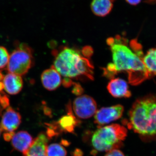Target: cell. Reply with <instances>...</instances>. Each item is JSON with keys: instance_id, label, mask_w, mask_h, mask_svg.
<instances>
[{"instance_id": "1", "label": "cell", "mask_w": 156, "mask_h": 156, "mask_svg": "<svg viewBox=\"0 0 156 156\" xmlns=\"http://www.w3.org/2000/svg\"><path fill=\"white\" fill-rule=\"evenodd\" d=\"M106 42L111 51L112 62L104 68L105 76L112 79L118 73L126 72L129 83L134 86L150 77L143 63L142 46L136 40L128 42L126 38L117 35L108 38Z\"/></svg>"}, {"instance_id": "2", "label": "cell", "mask_w": 156, "mask_h": 156, "mask_svg": "<svg viewBox=\"0 0 156 156\" xmlns=\"http://www.w3.org/2000/svg\"><path fill=\"white\" fill-rule=\"evenodd\" d=\"M55 59L53 66L63 79L93 80L94 67L89 58L77 49L63 47L53 52Z\"/></svg>"}, {"instance_id": "3", "label": "cell", "mask_w": 156, "mask_h": 156, "mask_svg": "<svg viewBox=\"0 0 156 156\" xmlns=\"http://www.w3.org/2000/svg\"><path fill=\"white\" fill-rule=\"evenodd\" d=\"M124 122L129 129L144 139L156 136V98L148 96L136 100Z\"/></svg>"}, {"instance_id": "4", "label": "cell", "mask_w": 156, "mask_h": 156, "mask_svg": "<svg viewBox=\"0 0 156 156\" xmlns=\"http://www.w3.org/2000/svg\"><path fill=\"white\" fill-rule=\"evenodd\" d=\"M127 133V129L119 124L100 127L92 135V145L94 149L99 152L119 149L122 146Z\"/></svg>"}, {"instance_id": "5", "label": "cell", "mask_w": 156, "mask_h": 156, "mask_svg": "<svg viewBox=\"0 0 156 156\" xmlns=\"http://www.w3.org/2000/svg\"><path fill=\"white\" fill-rule=\"evenodd\" d=\"M15 43L16 49L10 55L7 69L9 73L23 76L34 64L33 50L25 43Z\"/></svg>"}, {"instance_id": "6", "label": "cell", "mask_w": 156, "mask_h": 156, "mask_svg": "<svg viewBox=\"0 0 156 156\" xmlns=\"http://www.w3.org/2000/svg\"><path fill=\"white\" fill-rule=\"evenodd\" d=\"M97 109L96 101L89 95H80L73 102L74 112L79 119H86L91 118L96 113Z\"/></svg>"}, {"instance_id": "7", "label": "cell", "mask_w": 156, "mask_h": 156, "mask_svg": "<svg viewBox=\"0 0 156 156\" xmlns=\"http://www.w3.org/2000/svg\"><path fill=\"white\" fill-rule=\"evenodd\" d=\"M124 111V107L119 104L102 107L95 114L94 122L99 128L102 127L120 119L122 116Z\"/></svg>"}, {"instance_id": "8", "label": "cell", "mask_w": 156, "mask_h": 156, "mask_svg": "<svg viewBox=\"0 0 156 156\" xmlns=\"http://www.w3.org/2000/svg\"><path fill=\"white\" fill-rule=\"evenodd\" d=\"M21 122V116L18 112L12 108H6L0 122V130L5 132H13Z\"/></svg>"}, {"instance_id": "9", "label": "cell", "mask_w": 156, "mask_h": 156, "mask_svg": "<svg viewBox=\"0 0 156 156\" xmlns=\"http://www.w3.org/2000/svg\"><path fill=\"white\" fill-rule=\"evenodd\" d=\"M41 80L43 87L47 90L54 91L60 87L62 80L61 75L52 66L42 73Z\"/></svg>"}, {"instance_id": "10", "label": "cell", "mask_w": 156, "mask_h": 156, "mask_svg": "<svg viewBox=\"0 0 156 156\" xmlns=\"http://www.w3.org/2000/svg\"><path fill=\"white\" fill-rule=\"evenodd\" d=\"M107 88L109 93L115 98H128L131 95L128 83L121 78H114L111 79Z\"/></svg>"}, {"instance_id": "11", "label": "cell", "mask_w": 156, "mask_h": 156, "mask_svg": "<svg viewBox=\"0 0 156 156\" xmlns=\"http://www.w3.org/2000/svg\"><path fill=\"white\" fill-rule=\"evenodd\" d=\"M33 141V137L27 131H20L14 134L11 139V144L14 149L22 153L24 156Z\"/></svg>"}, {"instance_id": "12", "label": "cell", "mask_w": 156, "mask_h": 156, "mask_svg": "<svg viewBox=\"0 0 156 156\" xmlns=\"http://www.w3.org/2000/svg\"><path fill=\"white\" fill-rule=\"evenodd\" d=\"M4 89L8 94L17 95L22 90L23 83L21 76L9 73L3 80Z\"/></svg>"}, {"instance_id": "13", "label": "cell", "mask_w": 156, "mask_h": 156, "mask_svg": "<svg viewBox=\"0 0 156 156\" xmlns=\"http://www.w3.org/2000/svg\"><path fill=\"white\" fill-rule=\"evenodd\" d=\"M67 108L68 111L67 114L59 119L58 125L62 131L71 133L74 131L75 128L79 122L76 117L73 115L70 103L69 104Z\"/></svg>"}, {"instance_id": "14", "label": "cell", "mask_w": 156, "mask_h": 156, "mask_svg": "<svg viewBox=\"0 0 156 156\" xmlns=\"http://www.w3.org/2000/svg\"><path fill=\"white\" fill-rule=\"evenodd\" d=\"M91 9L94 14L99 17H104L111 11L113 4L111 0H93Z\"/></svg>"}, {"instance_id": "15", "label": "cell", "mask_w": 156, "mask_h": 156, "mask_svg": "<svg viewBox=\"0 0 156 156\" xmlns=\"http://www.w3.org/2000/svg\"><path fill=\"white\" fill-rule=\"evenodd\" d=\"M143 60L150 76H156V48L149 50Z\"/></svg>"}, {"instance_id": "16", "label": "cell", "mask_w": 156, "mask_h": 156, "mask_svg": "<svg viewBox=\"0 0 156 156\" xmlns=\"http://www.w3.org/2000/svg\"><path fill=\"white\" fill-rule=\"evenodd\" d=\"M46 155V156H66L67 151L62 145L53 143L47 146Z\"/></svg>"}, {"instance_id": "17", "label": "cell", "mask_w": 156, "mask_h": 156, "mask_svg": "<svg viewBox=\"0 0 156 156\" xmlns=\"http://www.w3.org/2000/svg\"><path fill=\"white\" fill-rule=\"evenodd\" d=\"M9 57L10 55L7 49L3 46H0V69L8 65Z\"/></svg>"}, {"instance_id": "18", "label": "cell", "mask_w": 156, "mask_h": 156, "mask_svg": "<svg viewBox=\"0 0 156 156\" xmlns=\"http://www.w3.org/2000/svg\"><path fill=\"white\" fill-rule=\"evenodd\" d=\"M0 105L3 109L9 107L10 105V100L7 95H1L0 97Z\"/></svg>"}, {"instance_id": "19", "label": "cell", "mask_w": 156, "mask_h": 156, "mask_svg": "<svg viewBox=\"0 0 156 156\" xmlns=\"http://www.w3.org/2000/svg\"><path fill=\"white\" fill-rule=\"evenodd\" d=\"M105 156H125L124 153L119 149L112 150L107 152Z\"/></svg>"}, {"instance_id": "20", "label": "cell", "mask_w": 156, "mask_h": 156, "mask_svg": "<svg viewBox=\"0 0 156 156\" xmlns=\"http://www.w3.org/2000/svg\"><path fill=\"white\" fill-rule=\"evenodd\" d=\"M83 89L80 84H75L73 89V93L77 95H81L83 93Z\"/></svg>"}, {"instance_id": "21", "label": "cell", "mask_w": 156, "mask_h": 156, "mask_svg": "<svg viewBox=\"0 0 156 156\" xmlns=\"http://www.w3.org/2000/svg\"><path fill=\"white\" fill-rule=\"evenodd\" d=\"M15 134L14 132H5L4 134V138L6 141H9L11 140L12 137L14 136Z\"/></svg>"}, {"instance_id": "22", "label": "cell", "mask_w": 156, "mask_h": 156, "mask_svg": "<svg viewBox=\"0 0 156 156\" xmlns=\"http://www.w3.org/2000/svg\"><path fill=\"white\" fill-rule=\"evenodd\" d=\"M127 2L132 5H136L139 4L141 0H126Z\"/></svg>"}, {"instance_id": "23", "label": "cell", "mask_w": 156, "mask_h": 156, "mask_svg": "<svg viewBox=\"0 0 156 156\" xmlns=\"http://www.w3.org/2000/svg\"><path fill=\"white\" fill-rule=\"evenodd\" d=\"M80 150H76L73 153L74 156H82L83 155V152H80Z\"/></svg>"}, {"instance_id": "24", "label": "cell", "mask_w": 156, "mask_h": 156, "mask_svg": "<svg viewBox=\"0 0 156 156\" xmlns=\"http://www.w3.org/2000/svg\"><path fill=\"white\" fill-rule=\"evenodd\" d=\"M4 84L3 82L0 81V92H2L4 89Z\"/></svg>"}, {"instance_id": "25", "label": "cell", "mask_w": 156, "mask_h": 156, "mask_svg": "<svg viewBox=\"0 0 156 156\" xmlns=\"http://www.w3.org/2000/svg\"><path fill=\"white\" fill-rule=\"evenodd\" d=\"M4 77H5V76L3 74L2 72V71L0 70V81L3 80H4Z\"/></svg>"}, {"instance_id": "26", "label": "cell", "mask_w": 156, "mask_h": 156, "mask_svg": "<svg viewBox=\"0 0 156 156\" xmlns=\"http://www.w3.org/2000/svg\"><path fill=\"white\" fill-rule=\"evenodd\" d=\"M33 156H46V154H41Z\"/></svg>"}, {"instance_id": "27", "label": "cell", "mask_w": 156, "mask_h": 156, "mask_svg": "<svg viewBox=\"0 0 156 156\" xmlns=\"http://www.w3.org/2000/svg\"><path fill=\"white\" fill-rule=\"evenodd\" d=\"M1 95H1V93H0V97H1Z\"/></svg>"}, {"instance_id": "28", "label": "cell", "mask_w": 156, "mask_h": 156, "mask_svg": "<svg viewBox=\"0 0 156 156\" xmlns=\"http://www.w3.org/2000/svg\"><path fill=\"white\" fill-rule=\"evenodd\" d=\"M1 130H0V134H1Z\"/></svg>"}]
</instances>
